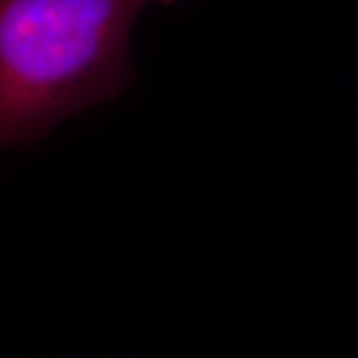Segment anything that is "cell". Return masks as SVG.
I'll use <instances>...</instances> for the list:
<instances>
[{
    "instance_id": "1",
    "label": "cell",
    "mask_w": 358,
    "mask_h": 358,
    "mask_svg": "<svg viewBox=\"0 0 358 358\" xmlns=\"http://www.w3.org/2000/svg\"><path fill=\"white\" fill-rule=\"evenodd\" d=\"M152 0H0V150L128 88L129 34Z\"/></svg>"
},
{
    "instance_id": "2",
    "label": "cell",
    "mask_w": 358,
    "mask_h": 358,
    "mask_svg": "<svg viewBox=\"0 0 358 358\" xmlns=\"http://www.w3.org/2000/svg\"><path fill=\"white\" fill-rule=\"evenodd\" d=\"M176 0H152V4H171Z\"/></svg>"
}]
</instances>
